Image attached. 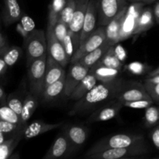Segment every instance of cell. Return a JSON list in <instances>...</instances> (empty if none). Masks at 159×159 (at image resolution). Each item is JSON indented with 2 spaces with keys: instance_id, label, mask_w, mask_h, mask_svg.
Masks as SVG:
<instances>
[{
  "instance_id": "cell-1",
  "label": "cell",
  "mask_w": 159,
  "mask_h": 159,
  "mask_svg": "<svg viewBox=\"0 0 159 159\" xmlns=\"http://www.w3.org/2000/svg\"><path fill=\"white\" fill-rule=\"evenodd\" d=\"M125 85L126 82L118 78L110 82L96 84L83 98L76 101L70 110L69 115L74 116L85 113L102 102L116 98Z\"/></svg>"
},
{
  "instance_id": "cell-2",
  "label": "cell",
  "mask_w": 159,
  "mask_h": 159,
  "mask_svg": "<svg viewBox=\"0 0 159 159\" xmlns=\"http://www.w3.org/2000/svg\"><path fill=\"white\" fill-rule=\"evenodd\" d=\"M142 141H144V138L140 134H118L112 135L96 142L85 153V156L106 149L129 147Z\"/></svg>"
},
{
  "instance_id": "cell-3",
  "label": "cell",
  "mask_w": 159,
  "mask_h": 159,
  "mask_svg": "<svg viewBox=\"0 0 159 159\" xmlns=\"http://www.w3.org/2000/svg\"><path fill=\"white\" fill-rule=\"evenodd\" d=\"M48 54L27 65V78L29 92L38 97H41L44 89L45 71Z\"/></svg>"
},
{
  "instance_id": "cell-4",
  "label": "cell",
  "mask_w": 159,
  "mask_h": 159,
  "mask_svg": "<svg viewBox=\"0 0 159 159\" xmlns=\"http://www.w3.org/2000/svg\"><path fill=\"white\" fill-rule=\"evenodd\" d=\"M148 154V148L144 141L125 148H109L86 155L85 158L89 159H120L135 158Z\"/></svg>"
},
{
  "instance_id": "cell-5",
  "label": "cell",
  "mask_w": 159,
  "mask_h": 159,
  "mask_svg": "<svg viewBox=\"0 0 159 159\" xmlns=\"http://www.w3.org/2000/svg\"><path fill=\"white\" fill-rule=\"evenodd\" d=\"M27 65L34 59L48 54V42L46 34L43 30H34L24 40Z\"/></svg>"
},
{
  "instance_id": "cell-6",
  "label": "cell",
  "mask_w": 159,
  "mask_h": 159,
  "mask_svg": "<svg viewBox=\"0 0 159 159\" xmlns=\"http://www.w3.org/2000/svg\"><path fill=\"white\" fill-rule=\"evenodd\" d=\"M144 5L143 2H134L127 6L120 30L119 42L124 41L134 36L140 15L144 9Z\"/></svg>"
},
{
  "instance_id": "cell-7",
  "label": "cell",
  "mask_w": 159,
  "mask_h": 159,
  "mask_svg": "<svg viewBox=\"0 0 159 159\" xmlns=\"http://www.w3.org/2000/svg\"><path fill=\"white\" fill-rule=\"evenodd\" d=\"M89 0H76V8L72 19L68 24V32L70 33L74 42L75 49L79 47L81 34L83 27L84 20L86 13Z\"/></svg>"
},
{
  "instance_id": "cell-8",
  "label": "cell",
  "mask_w": 159,
  "mask_h": 159,
  "mask_svg": "<svg viewBox=\"0 0 159 159\" xmlns=\"http://www.w3.org/2000/svg\"><path fill=\"white\" fill-rule=\"evenodd\" d=\"M106 41V29L105 27L97 28L95 30L94 32L82 43L79 45L78 49L71 57V64H74L79 61V59L82 58L83 56L89 53L92 52L94 50L97 49L98 48L103 44Z\"/></svg>"
},
{
  "instance_id": "cell-9",
  "label": "cell",
  "mask_w": 159,
  "mask_h": 159,
  "mask_svg": "<svg viewBox=\"0 0 159 159\" xmlns=\"http://www.w3.org/2000/svg\"><path fill=\"white\" fill-rule=\"evenodd\" d=\"M126 6H127L126 0H98V20L99 25L107 26Z\"/></svg>"
},
{
  "instance_id": "cell-10",
  "label": "cell",
  "mask_w": 159,
  "mask_h": 159,
  "mask_svg": "<svg viewBox=\"0 0 159 159\" xmlns=\"http://www.w3.org/2000/svg\"><path fill=\"white\" fill-rule=\"evenodd\" d=\"M46 37L48 42V54L51 55L62 67L65 68L70 60L67 57L62 43L55 36L54 26L50 24H48L47 26Z\"/></svg>"
},
{
  "instance_id": "cell-11",
  "label": "cell",
  "mask_w": 159,
  "mask_h": 159,
  "mask_svg": "<svg viewBox=\"0 0 159 159\" xmlns=\"http://www.w3.org/2000/svg\"><path fill=\"white\" fill-rule=\"evenodd\" d=\"M89 70V68L84 66L79 61L71 64L65 77V85L63 92L65 97H69L75 88L88 75Z\"/></svg>"
},
{
  "instance_id": "cell-12",
  "label": "cell",
  "mask_w": 159,
  "mask_h": 159,
  "mask_svg": "<svg viewBox=\"0 0 159 159\" xmlns=\"http://www.w3.org/2000/svg\"><path fill=\"white\" fill-rule=\"evenodd\" d=\"M116 99L124 102L138 99H152V97L146 90L144 85H142L140 82H130L126 83Z\"/></svg>"
},
{
  "instance_id": "cell-13",
  "label": "cell",
  "mask_w": 159,
  "mask_h": 159,
  "mask_svg": "<svg viewBox=\"0 0 159 159\" xmlns=\"http://www.w3.org/2000/svg\"><path fill=\"white\" fill-rule=\"evenodd\" d=\"M124 107L122 102L118 99L112 101L109 104L103 106L99 110H96L89 118V123L104 122L113 119L119 114L121 109Z\"/></svg>"
},
{
  "instance_id": "cell-14",
  "label": "cell",
  "mask_w": 159,
  "mask_h": 159,
  "mask_svg": "<svg viewBox=\"0 0 159 159\" xmlns=\"http://www.w3.org/2000/svg\"><path fill=\"white\" fill-rule=\"evenodd\" d=\"M98 15L97 2L96 0H89L85 20H84L83 27L81 34L79 45L82 44L95 30L96 24V19Z\"/></svg>"
},
{
  "instance_id": "cell-15",
  "label": "cell",
  "mask_w": 159,
  "mask_h": 159,
  "mask_svg": "<svg viewBox=\"0 0 159 159\" xmlns=\"http://www.w3.org/2000/svg\"><path fill=\"white\" fill-rule=\"evenodd\" d=\"M71 149V144L65 134L59 135L48 149L43 159H58L68 155Z\"/></svg>"
},
{
  "instance_id": "cell-16",
  "label": "cell",
  "mask_w": 159,
  "mask_h": 159,
  "mask_svg": "<svg viewBox=\"0 0 159 159\" xmlns=\"http://www.w3.org/2000/svg\"><path fill=\"white\" fill-rule=\"evenodd\" d=\"M127 6H126L122 10L120 11L119 13L114 18L112 19L106 26V43L110 46H113L119 43L120 30Z\"/></svg>"
},
{
  "instance_id": "cell-17",
  "label": "cell",
  "mask_w": 159,
  "mask_h": 159,
  "mask_svg": "<svg viewBox=\"0 0 159 159\" xmlns=\"http://www.w3.org/2000/svg\"><path fill=\"white\" fill-rule=\"evenodd\" d=\"M63 122L48 124L43 121H34L28 126L24 127V138L26 139H31L35 137L41 135L48 131L61 127Z\"/></svg>"
},
{
  "instance_id": "cell-18",
  "label": "cell",
  "mask_w": 159,
  "mask_h": 159,
  "mask_svg": "<svg viewBox=\"0 0 159 159\" xmlns=\"http://www.w3.org/2000/svg\"><path fill=\"white\" fill-rule=\"evenodd\" d=\"M66 72L64 69V67H62L57 61L54 60L51 55L48 54L45 71L44 88L60 79L61 77Z\"/></svg>"
},
{
  "instance_id": "cell-19",
  "label": "cell",
  "mask_w": 159,
  "mask_h": 159,
  "mask_svg": "<svg viewBox=\"0 0 159 159\" xmlns=\"http://www.w3.org/2000/svg\"><path fill=\"white\" fill-rule=\"evenodd\" d=\"M65 135L68 138L71 149L78 148L85 142L88 137V132L85 127L79 125H71L65 130Z\"/></svg>"
},
{
  "instance_id": "cell-20",
  "label": "cell",
  "mask_w": 159,
  "mask_h": 159,
  "mask_svg": "<svg viewBox=\"0 0 159 159\" xmlns=\"http://www.w3.org/2000/svg\"><path fill=\"white\" fill-rule=\"evenodd\" d=\"M98 82L99 81L97 80L96 76L89 71L88 75L75 88L71 94L70 95L69 98L71 100H79L83 98L97 84Z\"/></svg>"
},
{
  "instance_id": "cell-21",
  "label": "cell",
  "mask_w": 159,
  "mask_h": 159,
  "mask_svg": "<svg viewBox=\"0 0 159 159\" xmlns=\"http://www.w3.org/2000/svg\"><path fill=\"white\" fill-rule=\"evenodd\" d=\"M89 71L96 76L99 82H107L115 80L120 73V69L106 66L98 62L90 68Z\"/></svg>"
},
{
  "instance_id": "cell-22",
  "label": "cell",
  "mask_w": 159,
  "mask_h": 159,
  "mask_svg": "<svg viewBox=\"0 0 159 159\" xmlns=\"http://www.w3.org/2000/svg\"><path fill=\"white\" fill-rule=\"evenodd\" d=\"M3 22L9 26L18 21L21 17V9L17 0H4Z\"/></svg>"
},
{
  "instance_id": "cell-23",
  "label": "cell",
  "mask_w": 159,
  "mask_h": 159,
  "mask_svg": "<svg viewBox=\"0 0 159 159\" xmlns=\"http://www.w3.org/2000/svg\"><path fill=\"white\" fill-rule=\"evenodd\" d=\"M39 98L40 97L30 93H29V94L26 95L25 97L23 100V110L20 114V124L23 127H25L27 121L30 119L35 110H37L39 104Z\"/></svg>"
},
{
  "instance_id": "cell-24",
  "label": "cell",
  "mask_w": 159,
  "mask_h": 159,
  "mask_svg": "<svg viewBox=\"0 0 159 159\" xmlns=\"http://www.w3.org/2000/svg\"><path fill=\"white\" fill-rule=\"evenodd\" d=\"M65 77H66V73L64 74L61 79L56 81L55 82L45 87L41 96L44 102H51L55 99L61 94H63L65 85Z\"/></svg>"
},
{
  "instance_id": "cell-25",
  "label": "cell",
  "mask_w": 159,
  "mask_h": 159,
  "mask_svg": "<svg viewBox=\"0 0 159 159\" xmlns=\"http://www.w3.org/2000/svg\"><path fill=\"white\" fill-rule=\"evenodd\" d=\"M154 18L155 16H154L153 10L149 7L144 8L140 15L138 26H137L134 36L140 35V34L149 30L155 23Z\"/></svg>"
},
{
  "instance_id": "cell-26",
  "label": "cell",
  "mask_w": 159,
  "mask_h": 159,
  "mask_svg": "<svg viewBox=\"0 0 159 159\" xmlns=\"http://www.w3.org/2000/svg\"><path fill=\"white\" fill-rule=\"evenodd\" d=\"M110 45H109L108 43H105L102 45H101L99 48H98L97 49L94 50L92 52L89 53V54H85V56L82 57V58L79 59V62H80L82 65H83L84 66L87 67V68H91L92 67L94 66L98 61H100V59L102 58V56L106 54L107 51H108L109 48H110Z\"/></svg>"
},
{
  "instance_id": "cell-27",
  "label": "cell",
  "mask_w": 159,
  "mask_h": 159,
  "mask_svg": "<svg viewBox=\"0 0 159 159\" xmlns=\"http://www.w3.org/2000/svg\"><path fill=\"white\" fill-rule=\"evenodd\" d=\"M24 127L17 131V133L10 139L5 141L0 145V159H6L9 158V155L12 153L15 148L20 141V140L24 137Z\"/></svg>"
},
{
  "instance_id": "cell-28",
  "label": "cell",
  "mask_w": 159,
  "mask_h": 159,
  "mask_svg": "<svg viewBox=\"0 0 159 159\" xmlns=\"http://www.w3.org/2000/svg\"><path fill=\"white\" fill-rule=\"evenodd\" d=\"M67 0H52L49 6L48 24L54 26Z\"/></svg>"
},
{
  "instance_id": "cell-29",
  "label": "cell",
  "mask_w": 159,
  "mask_h": 159,
  "mask_svg": "<svg viewBox=\"0 0 159 159\" xmlns=\"http://www.w3.org/2000/svg\"><path fill=\"white\" fill-rule=\"evenodd\" d=\"M98 63L101 65H106V66L111 67V68H117V69L121 70L122 67L124 66L123 62L116 57L114 52V45L111 46L108 49V51L106 52V54L102 56V58L100 59Z\"/></svg>"
},
{
  "instance_id": "cell-30",
  "label": "cell",
  "mask_w": 159,
  "mask_h": 159,
  "mask_svg": "<svg viewBox=\"0 0 159 159\" xmlns=\"http://www.w3.org/2000/svg\"><path fill=\"white\" fill-rule=\"evenodd\" d=\"M0 119L6 120L12 124L21 125L20 124V116L12 110L9 106H2L0 107ZM23 127V126H22Z\"/></svg>"
},
{
  "instance_id": "cell-31",
  "label": "cell",
  "mask_w": 159,
  "mask_h": 159,
  "mask_svg": "<svg viewBox=\"0 0 159 159\" xmlns=\"http://www.w3.org/2000/svg\"><path fill=\"white\" fill-rule=\"evenodd\" d=\"M76 8V0H67V2L65 4V7L62 9L61 12L60 14L59 18L68 25L72 19L73 14Z\"/></svg>"
},
{
  "instance_id": "cell-32",
  "label": "cell",
  "mask_w": 159,
  "mask_h": 159,
  "mask_svg": "<svg viewBox=\"0 0 159 159\" xmlns=\"http://www.w3.org/2000/svg\"><path fill=\"white\" fill-rule=\"evenodd\" d=\"M21 54V50L17 47H12L6 50L2 54V58L4 59L8 67H11L15 65L19 60Z\"/></svg>"
},
{
  "instance_id": "cell-33",
  "label": "cell",
  "mask_w": 159,
  "mask_h": 159,
  "mask_svg": "<svg viewBox=\"0 0 159 159\" xmlns=\"http://www.w3.org/2000/svg\"><path fill=\"white\" fill-rule=\"evenodd\" d=\"M144 119H145L146 125L148 127L157 124V122L159 120V108L156 107H152V106L146 108Z\"/></svg>"
},
{
  "instance_id": "cell-34",
  "label": "cell",
  "mask_w": 159,
  "mask_h": 159,
  "mask_svg": "<svg viewBox=\"0 0 159 159\" xmlns=\"http://www.w3.org/2000/svg\"><path fill=\"white\" fill-rule=\"evenodd\" d=\"M54 31L57 38L62 43L64 38L68 33V25H67L60 18H58L57 23L54 26Z\"/></svg>"
},
{
  "instance_id": "cell-35",
  "label": "cell",
  "mask_w": 159,
  "mask_h": 159,
  "mask_svg": "<svg viewBox=\"0 0 159 159\" xmlns=\"http://www.w3.org/2000/svg\"><path fill=\"white\" fill-rule=\"evenodd\" d=\"M154 100L152 99H138V100L130 101V102H123L124 107H129L131 109H146L152 105Z\"/></svg>"
},
{
  "instance_id": "cell-36",
  "label": "cell",
  "mask_w": 159,
  "mask_h": 159,
  "mask_svg": "<svg viewBox=\"0 0 159 159\" xmlns=\"http://www.w3.org/2000/svg\"><path fill=\"white\" fill-rule=\"evenodd\" d=\"M62 44H63L64 48H65L67 57H68V58L71 61V57H72L73 54H74L75 52L76 51V49L75 47L74 42H73V40L72 38H71V36L69 32L67 34V35L65 36V37L64 38Z\"/></svg>"
},
{
  "instance_id": "cell-37",
  "label": "cell",
  "mask_w": 159,
  "mask_h": 159,
  "mask_svg": "<svg viewBox=\"0 0 159 159\" xmlns=\"http://www.w3.org/2000/svg\"><path fill=\"white\" fill-rule=\"evenodd\" d=\"M7 105L12 110H14L17 114H19L20 116V114L22 113V110H23V102L20 98L12 95V96H10L7 99Z\"/></svg>"
},
{
  "instance_id": "cell-38",
  "label": "cell",
  "mask_w": 159,
  "mask_h": 159,
  "mask_svg": "<svg viewBox=\"0 0 159 159\" xmlns=\"http://www.w3.org/2000/svg\"><path fill=\"white\" fill-rule=\"evenodd\" d=\"M126 68H127L129 72L132 73L134 75H142L148 71V67L144 65V64L141 63V62L135 61L129 64L126 67Z\"/></svg>"
},
{
  "instance_id": "cell-39",
  "label": "cell",
  "mask_w": 159,
  "mask_h": 159,
  "mask_svg": "<svg viewBox=\"0 0 159 159\" xmlns=\"http://www.w3.org/2000/svg\"><path fill=\"white\" fill-rule=\"evenodd\" d=\"M22 127H22L20 125H17V124H12V123L8 122V121L0 119V132L2 134H9L14 131H17L20 129H21Z\"/></svg>"
},
{
  "instance_id": "cell-40",
  "label": "cell",
  "mask_w": 159,
  "mask_h": 159,
  "mask_svg": "<svg viewBox=\"0 0 159 159\" xmlns=\"http://www.w3.org/2000/svg\"><path fill=\"white\" fill-rule=\"evenodd\" d=\"M144 85L152 99L155 102H159V83L144 82Z\"/></svg>"
},
{
  "instance_id": "cell-41",
  "label": "cell",
  "mask_w": 159,
  "mask_h": 159,
  "mask_svg": "<svg viewBox=\"0 0 159 159\" xmlns=\"http://www.w3.org/2000/svg\"><path fill=\"white\" fill-rule=\"evenodd\" d=\"M20 23L22 24V26H23L25 30L27 31L28 33H31L33 30H35V23L33 20V19L31 17H30L29 16L24 15L21 17L20 19Z\"/></svg>"
},
{
  "instance_id": "cell-42",
  "label": "cell",
  "mask_w": 159,
  "mask_h": 159,
  "mask_svg": "<svg viewBox=\"0 0 159 159\" xmlns=\"http://www.w3.org/2000/svg\"><path fill=\"white\" fill-rule=\"evenodd\" d=\"M114 52L115 54L116 55V57L121 61H124V60L127 57V54H126V51L124 50V48H123L121 45H114Z\"/></svg>"
},
{
  "instance_id": "cell-43",
  "label": "cell",
  "mask_w": 159,
  "mask_h": 159,
  "mask_svg": "<svg viewBox=\"0 0 159 159\" xmlns=\"http://www.w3.org/2000/svg\"><path fill=\"white\" fill-rule=\"evenodd\" d=\"M151 138L154 145L159 150V126L155 127L151 134Z\"/></svg>"
},
{
  "instance_id": "cell-44",
  "label": "cell",
  "mask_w": 159,
  "mask_h": 159,
  "mask_svg": "<svg viewBox=\"0 0 159 159\" xmlns=\"http://www.w3.org/2000/svg\"><path fill=\"white\" fill-rule=\"evenodd\" d=\"M16 30H17V32H18L19 34H20L22 37H23V38L24 39V40L25 39L27 38L28 36H29V34H30V33H28L27 31H26V30L23 28V26H22V24L20 23H17Z\"/></svg>"
},
{
  "instance_id": "cell-45",
  "label": "cell",
  "mask_w": 159,
  "mask_h": 159,
  "mask_svg": "<svg viewBox=\"0 0 159 159\" xmlns=\"http://www.w3.org/2000/svg\"><path fill=\"white\" fill-rule=\"evenodd\" d=\"M7 65L5 62L4 59L2 57H0V75H2L6 71V68H7Z\"/></svg>"
},
{
  "instance_id": "cell-46",
  "label": "cell",
  "mask_w": 159,
  "mask_h": 159,
  "mask_svg": "<svg viewBox=\"0 0 159 159\" xmlns=\"http://www.w3.org/2000/svg\"><path fill=\"white\" fill-rule=\"evenodd\" d=\"M153 12L155 21H156V23H158V24H159V2L155 4L153 9Z\"/></svg>"
},
{
  "instance_id": "cell-47",
  "label": "cell",
  "mask_w": 159,
  "mask_h": 159,
  "mask_svg": "<svg viewBox=\"0 0 159 159\" xmlns=\"http://www.w3.org/2000/svg\"><path fill=\"white\" fill-rule=\"evenodd\" d=\"M144 82H151V83H159V75L151 76V77H148Z\"/></svg>"
},
{
  "instance_id": "cell-48",
  "label": "cell",
  "mask_w": 159,
  "mask_h": 159,
  "mask_svg": "<svg viewBox=\"0 0 159 159\" xmlns=\"http://www.w3.org/2000/svg\"><path fill=\"white\" fill-rule=\"evenodd\" d=\"M6 100V96L5 94V92L0 87V102H5Z\"/></svg>"
},
{
  "instance_id": "cell-49",
  "label": "cell",
  "mask_w": 159,
  "mask_h": 159,
  "mask_svg": "<svg viewBox=\"0 0 159 159\" xmlns=\"http://www.w3.org/2000/svg\"><path fill=\"white\" fill-rule=\"evenodd\" d=\"M130 2H143V3H152L153 2H155V0H129Z\"/></svg>"
},
{
  "instance_id": "cell-50",
  "label": "cell",
  "mask_w": 159,
  "mask_h": 159,
  "mask_svg": "<svg viewBox=\"0 0 159 159\" xmlns=\"http://www.w3.org/2000/svg\"><path fill=\"white\" fill-rule=\"evenodd\" d=\"M5 43H6V40H5L3 36L0 34V50H1L3 47H4Z\"/></svg>"
},
{
  "instance_id": "cell-51",
  "label": "cell",
  "mask_w": 159,
  "mask_h": 159,
  "mask_svg": "<svg viewBox=\"0 0 159 159\" xmlns=\"http://www.w3.org/2000/svg\"><path fill=\"white\" fill-rule=\"evenodd\" d=\"M157 75H159V68H156V69H155L154 71H151V72L148 74V77H151V76Z\"/></svg>"
},
{
  "instance_id": "cell-52",
  "label": "cell",
  "mask_w": 159,
  "mask_h": 159,
  "mask_svg": "<svg viewBox=\"0 0 159 159\" xmlns=\"http://www.w3.org/2000/svg\"><path fill=\"white\" fill-rule=\"evenodd\" d=\"M4 141H5L4 134H2V133H1V132H0V145H1V144H2Z\"/></svg>"
}]
</instances>
